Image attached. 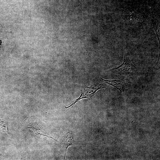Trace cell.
Listing matches in <instances>:
<instances>
[{"mask_svg": "<svg viewBox=\"0 0 160 160\" xmlns=\"http://www.w3.org/2000/svg\"><path fill=\"white\" fill-rule=\"evenodd\" d=\"M107 72L109 73L130 76L140 74L141 70L132 63L128 53L125 52L122 63L117 67L109 70Z\"/></svg>", "mask_w": 160, "mask_h": 160, "instance_id": "obj_1", "label": "cell"}, {"mask_svg": "<svg viewBox=\"0 0 160 160\" xmlns=\"http://www.w3.org/2000/svg\"><path fill=\"white\" fill-rule=\"evenodd\" d=\"M103 81L113 86L119 90L121 95L122 92L127 91V89L129 84L131 82L128 79H121L112 80H105L101 78Z\"/></svg>", "mask_w": 160, "mask_h": 160, "instance_id": "obj_3", "label": "cell"}, {"mask_svg": "<svg viewBox=\"0 0 160 160\" xmlns=\"http://www.w3.org/2000/svg\"><path fill=\"white\" fill-rule=\"evenodd\" d=\"M105 88V87L103 84L98 83L94 84L90 87H86L83 90H81V93L80 97L71 105L68 107H65V108L67 109L73 106L76 102L81 99L90 98L95 95V93L97 90Z\"/></svg>", "mask_w": 160, "mask_h": 160, "instance_id": "obj_2", "label": "cell"}, {"mask_svg": "<svg viewBox=\"0 0 160 160\" xmlns=\"http://www.w3.org/2000/svg\"><path fill=\"white\" fill-rule=\"evenodd\" d=\"M75 141L73 136L71 132H68L64 137L62 144L63 150L65 152V159L68 148L70 146L73 145V143Z\"/></svg>", "mask_w": 160, "mask_h": 160, "instance_id": "obj_4", "label": "cell"}]
</instances>
